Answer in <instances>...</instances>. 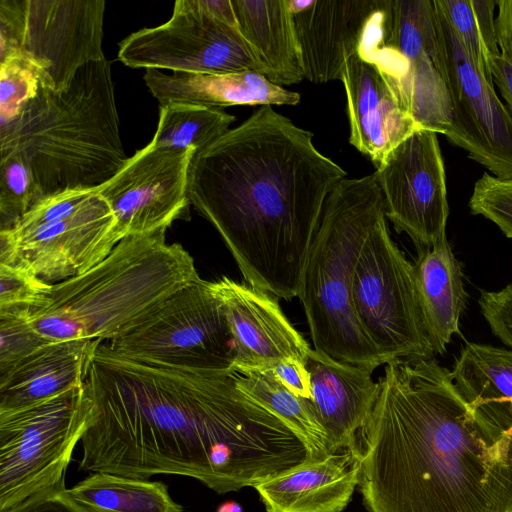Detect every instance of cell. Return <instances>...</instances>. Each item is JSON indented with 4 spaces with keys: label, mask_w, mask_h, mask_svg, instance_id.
Here are the masks:
<instances>
[{
    "label": "cell",
    "mask_w": 512,
    "mask_h": 512,
    "mask_svg": "<svg viewBox=\"0 0 512 512\" xmlns=\"http://www.w3.org/2000/svg\"><path fill=\"white\" fill-rule=\"evenodd\" d=\"M358 52L379 65L421 129L445 134L451 101L433 0H379Z\"/></svg>",
    "instance_id": "cell-7"
},
{
    "label": "cell",
    "mask_w": 512,
    "mask_h": 512,
    "mask_svg": "<svg viewBox=\"0 0 512 512\" xmlns=\"http://www.w3.org/2000/svg\"><path fill=\"white\" fill-rule=\"evenodd\" d=\"M85 388L91 401L79 469L149 479L194 478L218 494L308 461L293 430L236 383V371L139 362L101 342Z\"/></svg>",
    "instance_id": "cell-1"
},
{
    "label": "cell",
    "mask_w": 512,
    "mask_h": 512,
    "mask_svg": "<svg viewBox=\"0 0 512 512\" xmlns=\"http://www.w3.org/2000/svg\"><path fill=\"white\" fill-rule=\"evenodd\" d=\"M495 31L500 55L512 65V0H497Z\"/></svg>",
    "instance_id": "cell-39"
},
{
    "label": "cell",
    "mask_w": 512,
    "mask_h": 512,
    "mask_svg": "<svg viewBox=\"0 0 512 512\" xmlns=\"http://www.w3.org/2000/svg\"><path fill=\"white\" fill-rule=\"evenodd\" d=\"M419 302L435 354H443L465 304L461 267L447 236L419 250L414 263Z\"/></svg>",
    "instance_id": "cell-26"
},
{
    "label": "cell",
    "mask_w": 512,
    "mask_h": 512,
    "mask_svg": "<svg viewBox=\"0 0 512 512\" xmlns=\"http://www.w3.org/2000/svg\"><path fill=\"white\" fill-rule=\"evenodd\" d=\"M90 416L85 385L0 414V511L65 482Z\"/></svg>",
    "instance_id": "cell-10"
},
{
    "label": "cell",
    "mask_w": 512,
    "mask_h": 512,
    "mask_svg": "<svg viewBox=\"0 0 512 512\" xmlns=\"http://www.w3.org/2000/svg\"><path fill=\"white\" fill-rule=\"evenodd\" d=\"M359 435L368 512H512V437L480 421L435 358L387 363Z\"/></svg>",
    "instance_id": "cell-2"
},
{
    "label": "cell",
    "mask_w": 512,
    "mask_h": 512,
    "mask_svg": "<svg viewBox=\"0 0 512 512\" xmlns=\"http://www.w3.org/2000/svg\"><path fill=\"white\" fill-rule=\"evenodd\" d=\"M357 320L382 363L434 358L414 264L390 237L386 215L370 232L352 282Z\"/></svg>",
    "instance_id": "cell-9"
},
{
    "label": "cell",
    "mask_w": 512,
    "mask_h": 512,
    "mask_svg": "<svg viewBox=\"0 0 512 512\" xmlns=\"http://www.w3.org/2000/svg\"><path fill=\"white\" fill-rule=\"evenodd\" d=\"M165 232L125 237L87 272L54 283L43 305L25 309L32 329L48 344L103 342L139 324L200 277L192 256L168 244Z\"/></svg>",
    "instance_id": "cell-5"
},
{
    "label": "cell",
    "mask_w": 512,
    "mask_h": 512,
    "mask_svg": "<svg viewBox=\"0 0 512 512\" xmlns=\"http://www.w3.org/2000/svg\"><path fill=\"white\" fill-rule=\"evenodd\" d=\"M451 376L475 416L494 431L512 437V350L467 343Z\"/></svg>",
    "instance_id": "cell-24"
},
{
    "label": "cell",
    "mask_w": 512,
    "mask_h": 512,
    "mask_svg": "<svg viewBox=\"0 0 512 512\" xmlns=\"http://www.w3.org/2000/svg\"><path fill=\"white\" fill-rule=\"evenodd\" d=\"M42 84L35 68L18 55L0 57V126L15 119Z\"/></svg>",
    "instance_id": "cell-32"
},
{
    "label": "cell",
    "mask_w": 512,
    "mask_h": 512,
    "mask_svg": "<svg viewBox=\"0 0 512 512\" xmlns=\"http://www.w3.org/2000/svg\"><path fill=\"white\" fill-rule=\"evenodd\" d=\"M144 80L160 106L186 103L222 108L236 105H296L300 101L299 93L276 85L255 71L168 74L146 69Z\"/></svg>",
    "instance_id": "cell-23"
},
{
    "label": "cell",
    "mask_w": 512,
    "mask_h": 512,
    "mask_svg": "<svg viewBox=\"0 0 512 512\" xmlns=\"http://www.w3.org/2000/svg\"><path fill=\"white\" fill-rule=\"evenodd\" d=\"M0 512H91L68 492L65 482L45 488Z\"/></svg>",
    "instance_id": "cell-37"
},
{
    "label": "cell",
    "mask_w": 512,
    "mask_h": 512,
    "mask_svg": "<svg viewBox=\"0 0 512 512\" xmlns=\"http://www.w3.org/2000/svg\"><path fill=\"white\" fill-rule=\"evenodd\" d=\"M468 206L473 215L490 220L512 238V178L483 173L474 184Z\"/></svg>",
    "instance_id": "cell-33"
},
{
    "label": "cell",
    "mask_w": 512,
    "mask_h": 512,
    "mask_svg": "<svg viewBox=\"0 0 512 512\" xmlns=\"http://www.w3.org/2000/svg\"><path fill=\"white\" fill-rule=\"evenodd\" d=\"M304 77L326 83L342 77L358 53L379 0H287Z\"/></svg>",
    "instance_id": "cell-18"
},
{
    "label": "cell",
    "mask_w": 512,
    "mask_h": 512,
    "mask_svg": "<svg viewBox=\"0 0 512 512\" xmlns=\"http://www.w3.org/2000/svg\"><path fill=\"white\" fill-rule=\"evenodd\" d=\"M216 512H243V509L236 501L229 500L221 503Z\"/></svg>",
    "instance_id": "cell-41"
},
{
    "label": "cell",
    "mask_w": 512,
    "mask_h": 512,
    "mask_svg": "<svg viewBox=\"0 0 512 512\" xmlns=\"http://www.w3.org/2000/svg\"><path fill=\"white\" fill-rule=\"evenodd\" d=\"M479 305L493 334L512 350V284L499 291H482Z\"/></svg>",
    "instance_id": "cell-36"
},
{
    "label": "cell",
    "mask_w": 512,
    "mask_h": 512,
    "mask_svg": "<svg viewBox=\"0 0 512 512\" xmlns=\"http://www.w3.org/2000/svg\"><path fill=\"white\" fill-rule=\"evenodd\" d=\"M231 2L239 31L261 64L264 76L279 86L300 83L305 77L288 1Z\"/></svg>",
    "instance_id": "cell-25"
},
{
    "label": "cell",
    "mask_w": 512,
    "mask_h": 512,
    "mask_svg": "<svg viewBox=\"0 0 512 512\" xmlns=\"http://www.w3.org/2000/svg\"><path fill=\"white\" fill-rule=\"evenodd\" d=\"M122 239L109 205L95 190L68 215L24 230L0 231V264L54 284L87 272Z\"/></svg>",
    "instance_id": "cell-14"
},
{
    "label": "cell",
    "mask_w": 512,
    "mask_h": 512,
    "mask_svg": "<svg viewBox=\"0 0 512 512\" xmlns=\"http://www.w3.org/2000/svg\"><path fill=\"white\" fill-rule=\"evenodd\" d=\"M46 345L29 324L24 308L0 310V374Z\"/></svg>",
    "instance_id": "cell-34"
},
{
    "label": "cell",
    "mask_w": 512,
    "mask_h": 512,
    "mask_svg": "<svg viewBox=\"0 0 512 512\" xmlns=\"http://www.w3.org/2000/svg\"><path fill=\"white\" fill-rule=\"evenodd\" d=\"M478 71L493 85L490 63L500 55L494 0H436Z\"/></svg>",
    "instance_id": "cell-30"
},
{
    "label": "cell",
    "mask_w": 512,
    "mask_h": 512,
    "mask_svg": "<svg viewBox=\"0 0 512 512\" xmlns=\"http://www.w3.org/2000/svg\"><path fill=\"white\" fill-rule=\"evenodd\" d=\"M40 199L33 175L22 159L0 160V231L14 227Z\"/></svg>",
    "instance_id": "cell-31"
},
{
    "label": "cell",
    "mask_w": 512,
    "mask_h": 512,
    "mask_svg": "<svg viewBox=\"0 0 512 512\" xmlns=\"http://www.w3.org/2000/svg\"><path fill=\"white\" fill-rule=\"evenodd\" d=\"M383 216L375 173L342 179L326 200L298 295L314 348L372 372L383 363L357 320L352 282L365 242Z\"/></svg>",
    "instance_id": "cell-6"
},
{
    "label": "cell",
    "mask_w": 512,
    "mask_h": 512,
    "mask_svg": "<svg viewBox=\"0 0 512 512\" xmlns=\"http://www.w3.org/2000/svg\"><path fill=\"white\" fill-rule=\"evenodd\" d=\"M433 2L452 113L444 136L493 176L512 178V115L475 67L437 1Z\"/></svg>",
    "instance_id": "cell-13"
},
{
    "label": "cell",
    "mask_w": 512,
    "mask_h": 512,
    "mask_svg": "<svg viewBox=\"0 0 512 512\" xmlns=\"http://www.w3.org/2000/svg\"><path fill=\"white\" fill-rule=\"evenodd\" d=\"M91 512H183L161 481L94 472L68 489Z\"/></svg>",
    "instance_id": "cell-27"
},
{
    "label": "cell",
    "mask_w": 512,
    "mask_h": 512,
    "mask_svg": "<svg viewBox=\"0 0 512 512\" xmlns=\"http://www.w3.org/2000/svg\"><path fill=\"white\" fill-rule=\"evenodd\" d=\"M313 134L261 106L195 153L190 204L218 231L248 284L298 297L326 200L346 172Z\"/></svg>",
    "instance_id": "cell-3"
},
{
    "label": "cell",
    "mask_w": 512,
    "mask_h": 512,
    "mask_svg": "<svg viewBox=\"0 0 512 512\" xmlns=\"http://www.w3.org/2000/svg\"><path fill=\"white\" fill-rule=\"evenodd\" d=\"M236 120L220 108L171 103L160 106L157 129L151 144L171 150L207 147L229 130Z\"/></svg>",
    "instance_id": "cell-29"
},
{
    "label": "cell",
    "mask_w": 512,
    "mask_h": 512,
    "mask_svg": "<svg viewBox=\"0 0 512 512\" xmlns=\"http://www.w3.org/2000/svg\"><path fill=\"white\" fill-rule=\"evenodd\" d=\"M117 56L131 68L264 75L239 31L231 0H177L168 21L127 36Z\"/></svg>",
    "instance_id": "cell-8"
},
{
    "label": "cell",
    "mask_w": 512,
    "mask_h": 512,
    "mask_svg": "<svg viewBox=\"0 0 512 512\" xmlns=\"http://www.w3.org/2000/svg\"><path fill=\"white\" fill-rule=\"evenodd\" d=\"M360 470V454L342 450L254 488L267 512H342L359 485Z\"/></svg>",
    "instance_id": "cell-21"
},
{
    "label": "cell",
    "mask_w": 512,
    "mask_h": 512,
    "mask_svg": "<svg viewBox=\"0 0 512 512\" xmlns=\"http://www.w3.org/2000/svg\"><path fill=\"white\" fill-rule=\"evenodd\" d=\"M103 0H0V57L18 55L42 87L66 90L85 65L105 58Z\"/></svg>",
    "instance_id": "cell-11"
},
{
    "label": "cell",
    "mask_w": 512,
    "mask_h": 512,
    "mask_svg": "<svg viewBox=\"0 0 512 512\" xmlns=\"http://www.w3.org/2000/svg\"><path fill=\"white\" fill-rule=\"evenodd\" d=\"M101 342L51 343L0 374V414L84 386L92 358Z\"/></svg>",
    "instance_id": "cell-22"
},
{
    "label": "cell",
    "mask_w": 512,
    "mask_h": 512,
    "mask_svg": "<svg viewBox=\"0 0 512 512\" xmlns=\"http://www.w3.org/2000/svg\"><path fill=\"white\" fill-rule=\"evenodd\" d=\"M490 68L493 81L496 83L507 103L508 111L512 115V65L501 55H497L492 57Z\"/></svg>",
    "instance_id": "cell-40"
},
{
    "label": "cell",
    "mask_w": 512,
    "mask_h": 512,
    "mask_svg": "<svg viewBox=\"0 0 512 512\" xmlns=\"http://www.w3.org/2000/svg\"><path fill=\"white\" fill-rule=\"evenodd\" d=\"M197 151L151 143L96 191L109 205L123 238L166 231L189 211L188 176Z\"/></svg>",
    "instance_id": "cell-16"
},
{
    "label": "cell",
    "mask_w": 512,
    "mask_h": 512,
    "mask_svg": "<svg viewBox=\"0 0 512 512\" xmlns=\"http://www.w3.org/2000/svg\"><path fill=\"white\" fill-rule=\"evenodd\" d=\"M123 357L199 372H234L235 349L223 310L209 281L184 286L139 324L104 341Z\"/></svg>",
    "instance_id": "cell-12"
},
{
    "label": "cell",
    "mask_w": 512,
    "mask_h": 512,
    "mask_svg": "<svg viewBox=\"0 0 512 512\" xmlns=\"http://www.w3.org/2000/svg\"><path fill=\"white\" fill-rule=\"evenodd\" d=\"M341 81L347 99L350 144L377 167L386 155L421 129L404 107L379 65L357 53L345 64Z\"/></svg>",
    "instance_id": "cell-19"
},
{
    "label": "cell",
    "mask_w": 512,
    "mask_h": 512,
    "mask_svg": "<svg viewBox=\"0 0 512 512\" xmlns=\"http://www.w3.org/2000/svg\"><path fill=\"white\" fill-rule=\"evenodd\" d=\"M276 378L297 397L312 401L310 373L304 363L285 360L272 369Z\"/></svg>",
    "instance_id": "cell-38"
},
{
    "label": "cell",
    "mask_w": 512,
    "mask_h": 512,
    "mask_svg": "<svg viewBox=\"0 0 512 512\" xmlns=\"http://www.w3.org/2000/svg\"><path fill=\"white\" fill-rule=\"evenodd\" d=\"M209 286L233 338L235 371L272 370L290 359L306 363L308 342L268 292L228 277L209 281Z\"/></svg>",
    "instance_id": "cell-17"
},
{
    "label": "cell",
    "mask_w": 512,
    "mask_h": 512,
    "mask_svg": "<svg viewBox=\"0 0 512 512\" xmlns=\"http://www.w3.org/2000/svg\"><path fill=\"white\" fill-rule=\"evenodd\" d=\"M385 215L419 250L446 236L449 216L444 161L437 133L419 129L393 148L375 171Z\"/></svg>",
    "instance_id": "cell-15"
},
{
    "label": "cell",
    "mask_w": 512,
    "mask_h": 512,
    "mask_svg": "<svg viewBox=\"0 0 512 512\" xmlns=\"http://www.w3.org/2000/svg\"><path fill=\"white\" fill-rule=\"evenodd\" d=\"M52 287L27 270L0 264V310L37 308L44 304Z\"/></svg>",
    "instance_id": "cell-35"
},
{
    "label": "cell",
    "mask_w": 512,
    "mask_h": 512,
    "mask_svg": "<svg viewBox=\"0 0 512 512\" xmlns=\"http://www.w3.org/2000/svg\"><path fill=\"white\" fill-rule=\"evenodd\" d=\"M9 157L27 164L41 199L96 190L125 165L106 57L82 67L64 91L41 87L15 119L0 126V160Z\"/></svg>",
    "instance_id": "cell-4"
},
{
    "label": "cell",
    "mask_w": 512,
    "mask_h": 512,
    "mask_svg": "<svg viewBox=\"0 0 512 512\" xmlns=\"http://www.w3.org/2000/svg\"><path fill=\"white\" fill-rule=\"evenodd\" d=\"M305 365L311 379L310 403L327 434L330 453L351 450L360 454L359 435L379 392L373 372L316 349L310 350Z\"/></svg>",
    "instance_id": "cell-20"
},
{
    "label": "cell",
    "mask_w": 512,
    "mask_h": 512,
    "mask_svg": "<svg viewBox=\"0 0 512 512\" xmlns=\"http://www.w3.org/2000/svg\"><path fill=\"white\" fill-rule=\"evenodd\" d=\"M236 383L293 430L307 448L308 461H316L330 454L327 434L317 420L310 401L290 392L272 370L245 374L236 371Z\"/></svg>",
    "instance_id": "cell-28"
}]
</instances>
